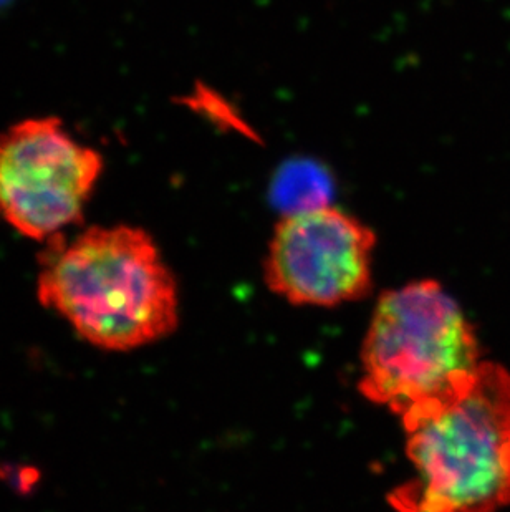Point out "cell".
<instances>
[{
  "label": "cell",
  "mask_w": 510,
  "mask_h": 512,
  "mask_svg": "<svg viewBox=\"0 0 510 512\" xmlns=\"http://www.w3.org/2000/svg\"><path fill=\"white\" fill-rule=\"evenodd\" d=\"M45 244L37 297L93 347L131 352L178 327V285L148 232L93 226Z\"/></svg>",
  "instance_id": "obj_1"
},
{
  "label": "cell",
  "mask_w": 510,
  "mask_h": 512,
  "mask_svg": "<svg viewBox=\"0 0 510 512\" xmlns=\"http://www.w3.org/2000/svg\"><path fill=\"white\" fill-rule=\"evenodd\" d=\"M411 476L396 512H499L510 504V372L482 362L458 397L401 421Z\"/></svg>",
  "instance_id": "obj_2"
},
{
  "label": "cell",
  "mask_w": 510,
  "mask_h": 512,
  "mask_svg": "<svg viewBox=\"0 0 510 512\" xmlns=\"http://www.w3.org/2000/svg\"><path fill=\"white\" fill-rule=\"evenodd\" d=\"M481 363L456 299L439 282H411L376 302L361 347L360 392L403 421L458 397Z\"/></svg>",
  "instance_id": "obj_3"
},
{
  "label": "cell",
  "mask_w": 510,
  "mask_h": 512,
  "mask_svg": "<svg viewBox=\"0 0 510 512\" xmlns=\"http://www.w3.org/2000/svg\"><path fill=\"white\" fill-rule=\"evenodd\" d=\"M102 173V155L57 116L19 121L0 133V221L47 242L82 223Z\"/></svg>",
  "instance_id": "obj_4"
},
{
  "label": "cell",
  "mask_w": 510,
  "mask_h": 512,
  "mask_svg": "<svg viewBox=\"0 0 510 512\" xmlns=\"http://www.w3.org/2000/svg\"><path fill=\"white\" fill-rule=\"evenodd\" d=\"M376 234L332 204L285 213L264 262L270 292L294 305L332 309L373 287Z\"/></svg>",
  "instance_id": "obj_5"
}]
</instances>
